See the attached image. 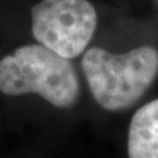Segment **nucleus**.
Masks as SVG:
<instances>
[{
  "mask_svg": "<svg viewBox=\"0 0 158 158\" xmlns=\"http://www.w3.org/2000/svg\"><path fill=\"white\" fill-rule=\"evenodd\" d=\"M82 69L95 100L104 110L129 108L140 99L158 74V52L141 46L124 54L92 48L83 56Z\"/></svg>",
  "mask_w": 158,
  "mask_h": 158,
  "instance_id": "f257e3e1",
  "label": "nucleus"
},
{
  "mask_svg": "<svg viewBox=\"0 0 158 158\" xmlns=\"http://www.w3.org/2000/svg\"><path fill=\"white\" fill-rule=\"evenodd\" d=\"M0 91L9 96L37 94L67 108L78 99L79 81L69 59L41 44L25 45L0 61Z\"/></svg>",
  "mask_w": 158,
  "mask_h": 158,
  "instance_id": "f03ea898",
  "label": "nucleus"
},
{
  "mask_svg": "<svg viewBox=\"0 0 158 158\" xmlns=\"http://www.w3.org/2000/svg\"><path fill=\"white\" fill-rule=\"evenodd\" d=\"M95 28L96 12L87 0H42L32 8L34 38L66 59L83 53Z\"/></svg>",
  "mask_w": 158,
  "mask_h": 158,
  "instance_id": "7ed1b4c3",
  "label": "nucleus"
},
{
  "mask_svg": "<svg viewBox=\"0 0 158 158\" xmlns=\"http://www.w3.org/2000/svg\"><path fill=\"white\" fill-rule=\"evenodd\" d=\"M129 158H158V99L141 107L128 133Z\"/></svg>",
  "mask_w": 158,
  "mask_h": 158,
  "instance_id": "20e7f679",
  "label": "nucleus"
}]
</instances>
